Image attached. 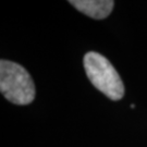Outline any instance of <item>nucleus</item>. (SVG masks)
<instances>
[{
	"instance_id": "obj_1",
	"label": "nucleus",
	"mask_w": 147,
	"mask_h": 147,
	"mask_svg": "<svg viewBox=\"0 0 147 147\" xmlns=\"http://www.w3.org/2000/svg\"><path fill=\"white\" fill-rule=\"evenodd\" d=\"M0 92L16 105L31 104L35 98V85L22 65L2 59L0 61Z\"/></svg>"
},
{
	"instance_id": "obj_2",
	"label": "nucleus",
	"mask_w": 147,
	"mask_h": 147,
	"mask_svg": "<svg viewBox=\"0 0 147 147\" xmlns=\"http://www.w3.org/2000/svg\"><path fill=\"white\" fill-rule=\"evenodd\" d=\"M86 75L96 88L112 100H120L124 95V85L119 73L100 53L90 51L84 57Z\"/></svg>"
},
{
	"instance_id": "obj_3",
	"label": "nucleus",
	"mask_w": 147,
	"mask_h": 147,
	"mask_svg": "<svg viewBox=\"0 0 147 147\" xmlns=\"http://www.w3.org/2000/svg\"><path fill=\"white\" fill-rule=\"evenodd\" d=\"M74 8L93 19H105L112 11L115 1L112 0H71Z\"/></svg>"
}]
</instances>
